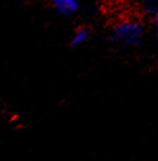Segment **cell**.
<instances>
[{
	"label": "cell",
	"mask_w": 158,
	"mask_h": 161,
	"mask_svg": "<svg viewBox=\"0 0 158 161\" xmlns=\"http://www.w3.org/2000/svg\"><path fill=\"white\" fill-rule=\"evenodd\" d=\"M52 8L64 17L73 15L79 10V2L78 0H50Z\"/></svg>",
	"instance_id": "7a4b0ae2"
},
{
	"label": "cell",
	"mask_w": 158,
	"mask_h": 161,
	"mask_svg": "<svg viewBox=\"0 0 158 161\" xmlns=\"http://www.w3.org/2000/svg\"><path fill=\"white\" fill-rule=\"evenodd\" d=\"M89 35H91V32H89V30L87 27H79L74 32V35H73V37L70 40V46L71 47H78V46L84 45L88 41Z\"/></svg>",
	"instance_id": "3957f363"
},
{
	"label": "cell",
	"mask_w": 158,
	"mask_h": 161,
	"mask_svg": "<svg viewBox=\"0 0 158 161\" xmlns=\"http://www.w3.org/2000/svg\"><path fill=\"white\" fill-rule=\"evenodd\" d=\"M144 28L138 21H123L115 25L111 32V40L125 46H138L142 42Z\"/></svg>",
	"instance_id": "6da1fadb"
},
{
	"label": "cell",
	"mask_w": 158,
	"mask_h": 161,
	"mask_svg": "<svg viewBox=\"0 0 158 161\" xmlns=\"http://www.w3.org/2000/svg\"><path fill=\"white\" fill-rule=\"evenodd\" d=\"M154 31H155V35L158 36V13H155L154 15Z\"/></svg>",
	"instance_id": "277c9868"
}]
</instances>
